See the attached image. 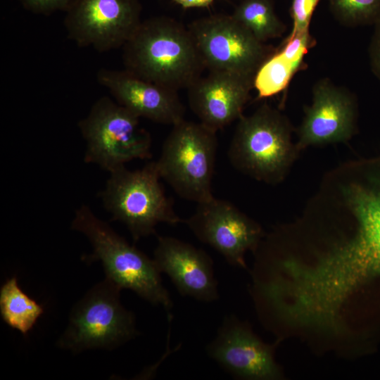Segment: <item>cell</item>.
Wrapping results in <instances>:
<instances>
[{"label": "cell", "instance_id": "13", "mask_svg": "<svg viewBox=\"0 0 380 380\" xmlns=\"http://www.w3.org/2000/svg\"><path fill=\"white\" fill-rule=\"evenodd\" d=\"M311 105L299 129L300 148L348 139L354 132L356 105L345 87L322 78L312 87Z\"/></svg>", "mask_w": 380, "mask_h": 380}, {"label": "cell", "instance_id": "22", "mask_svg": "<svg viewBox=\"0 0 380 380\" xmlns=\"http://www.w3.org/2000/svg\"><path fill=\"white\" fill-rule=\"evenodd\" d=\"M75 0H20L23 7L36 14L49 15L67 11Z\"/></svg>", "mask_w": 380, "mask_h": 380}, {"label": "cell", "instance_id": "21", "mask_svg": "<svg viewBox=\"0 0 380 380\" xmlns=\"http://www.w3.org/2000/svg\"><path fill=\"white\" fill-rule=\"evenodd\" d=\"M321 0H291L290 15L293 28L289 36L310 31L314 12Z\"/></svg>", "mask_w": 380, "mask_h": 380}, {"label": "cell", "instance_id": "16", "mask_svg": "<svg viewBox=\"0 0 380 380\" xmlns=\"http://www.w3.org/2000/svg\"><path fill=\"white\" fill-rule=\"evenodd\" d=\"M96 77L116 102L139 118L172 126L184 120L185 108L177 91L141 79L125 69L103 68Z\"/></svg>", "mask_w": 380, "mask_h": 380}, {"label": "cell", "instance_id": "2", "mask_svg": "<svg viewBox=\"0 0 380 380\" xmlns=\"http://www.w3.org/2000/svg\"><path fill=\"white\" fill-rule=\"evenodd\" d=\"M122 49L125 70L177 91L187 89L205 69L189 28L166 16L141 21Z\"/></svg>", "mask_w": 380, "mask_h": 380}, {"label": "cell", "instance_id": "17", "mask_svg": "<svg viewBox=\"0 0 380 380\" xmlns=\"http://www.w3.org/2000/svg\"><path fill=\"white\" fill-rule=\"evenodd\" d=\"M0 313L10 327L26 335L43 315L44 308L21 289L13 276L0 289Z\"/></svg>", "mask_w": 380, "mask_h": 380}, {"label": "cell", "instance_id": "14", "mask_svg": "<svg viewBox=\"0 0 380 380\" xmlns=\"http://www.w3.org/2000/svg\"><path fill=\"white\" fill-rule=\"evenodd\" d=\"M254 79L226 71H209L188 89V103L200 122L217 132L243 115Z\"/></svg>", "mask_w": 380, "mask_h": 380}, {"label": "cell", "instance_id": "15", "mask_svg": "<svg viewBox=\"0 0 380 380\" xmlns=\"http://www.w3.org/2000/svg\"><path fill=\"white\" fill-rule=\"evenodd\" d=\"M183 296L210 303L219 299L213 261L203 249L172 236H158L153 258Z\"/></svg>", "mask_w": 380, "mask_h": 380}, {"label": "cell", "instance_id": "7", "mask_svg": "<svg viewBox=\"0 0 380 380\" xmlns=\"http://www.w3.org/2000/svg\"><path fill=\"white\" fill-rule=\"evenodd\" d=\"M291 149L288 121L265 103L238 120L227 156L236 170L270 182L281 175L290 161Z\"/></svg>", "mask_w": 380, "mask_h": 380}, {"label": "cell", "instance_id": "23", "mask_svg": "<svg viewBox=\"0 0 380 380\" xmlns=\"http://www.w3.org/2000/svg\"><path fill=\"white\" fill-rule=\"evenodd\" d=\"M374 30L369 47L371 70L380 82V19L374 25Z\"/></svg>", "mask_w": 380, "mask_h": 380}, {"label": "cell", "instance_id": "19", "mask_svg": "<svg viewBox=\"0 0 380 380\" xmlns=\"http://www.w3.org/2000/svg\"><path fill=\"white\" fill-rule=\"evenodd\" d=\"M305 66L303 60L293 59L277 48L255 76L254 88L258 98H267L285 89L293 75Z\"/></svg>", "mask_w": 380, "mask_h": 380}, {"label": "cell", "instance_id": "1", "mask_svg": "<svg viewBox=\"0 0 380 380\" xmlns=\"http://www.w3.org/2000/svg\"><path fill=\"white\" fill-rule=\"evenodd\" d=\"M357 231L347 243L322 256L319 274L336 295L348 298L361 286L380 276V167L349 190Z\"/></svg>", "mask_w": 380, "mask_h": 380}, {"label": "cell", "instance_id": "8", "mask_svg": "<svg viewBox=\"0 0 380 380\" xmlns=\"http://www.w3.org/2000/svg\"><path fill=\"white\" fill-rule=\"evenodd\" d=\"M120 290L106 278L91 288L72 308L58 346L75 353L113 349L133 338L134 315L122 305Z\"/></svg>", "mask_w": 380, "mask_h": 380}, {"label": "cell", "instance_id": "9", "mask_svg": "<svg viewBox=\"0 0 380 380\" xmlns=\"http://www.w3.org/2000/svg\"><path fill=\"white\" fill-rule=\"evenodd\" d=\"M205 68L255 78L277 48L257 39L232 15L215 14L189 26Z\"/></svg>", "mask_w": 380, "mask_h": 380}, {"label": "cell", "instance_id": "18", "mask_svg": "<svg viewBox=\"0 0 380 380\" xmlns=\"http://www.w3.org/2000/svg\"><path fill=\"white\" fill-rule=\"evenodd\" d=\"M232 15L263 43L281 37L286 30L275 12L273 0H243Z\"/></svg>", "mask_w": 380, "mask_h": 380}, {"label": "cell", "instance_id": "3", "mask_svg": "<svg viewBox=\"0 0 380 380\" xmlns=\"http://www.w3.org/2000/svg\"><path fill=\"white\" fill-rule=\"evenodd\" d=\"M71 229L89 239L93 253L87 260H99L107 279L120 289H130L151 304L170 312L173 303L153 259L129 244L88 205H82L76 210Z\"/></svg>", "mask_w": 380, "mask_h": 380}, {"label": "cell", "instance_id": "6", "mask_svg": "<svg viewBox=\"0 0 380 380\" xmlns=\"http://www.w3.org/2000/svg\"><path fill=\"white\" fill-rule=\"evenodd\" d=\"M78 127L86 143L85 163L108 172L151 156V137L139 118L108 96L96 101Z\"/></svg>", "mask_w": 380, "mask_h": 380}, {"label": "cell", "instance_id": "20", "mask_svg": "<svg viewBox=\"0 0 380 380\" xmlns=\"http://www.w3.org/2000/svg\"><path fill=\"white\" fill-rule=\"evenodd\" d=\"M330 11L343 25H374L380 19V0H327Z\"/></svg>", "mask_w": 380, "mask_h": 380}, {"label": "cell", "instance_id": "11", "mask_svg": "<svg viewBox=\"0 0 380 380\" xmlns=\"http://www.w3.org/2000/svg\"><path fill=\"white\" fill-rule=\"evenodd\" d=\"M183 222L229 265L242 268L246 267V252L256 248L262 235L259 225L234 205L214 196L197 203L195 212Z\"/></svg>", "mask_w": 380, "mask_h": 380}, {"label": "cell", "instance_id": "10", "mask_svg": "<svg viewBox=\"0 0 380 380\" xmlns=\"http://www.w3.org/2000/svg\"><path fill=\"white\" fill-rule=\"evenodd\" d=\"M141 12L139 0H75L64 26L78 46L106 52L123 47L142 21Z\"/></svg>", "mask_w": 380, "mask_h": 380}, {"label": "cell", "instance_id": "24", "mask_svg": "<svg viewBox=\"0 0 380 380\" xmlns=\"http://www.w3.org/2000/svg\"><path fill=\"white\" fill-rule=\"evenodd\" d=\"M184 8H203L211 5L215 0H172Z\"/></svg>", "mask_w": 380, "mask_h": 380}, {"label": "cell", "instance_id": "4", "mask_svg": "<svg viewBox=\"0 0 380 380\" xmlns=\"http://www.w3.org/2000/svg\"><path fill=\"white\" fill-rule=\"evenodd\" d=\"M100 197L112 220L123 223L134 241L156 233L160 223L183 222L160 182L156 161L130 170L125 165L109 172Z\"/></svg>", "mask_w": 380, "mask_h": 380}, {"label": "cell", "instance_id": "5", "mask_svg": "<svg viewBox=\"0 0 380 380\" xmlns=\"http://www.w3.org/2000/svg\"><path fill=\"white\" fill-rule=\"evenodd\" d=\"M216 133L200 122L184 120L165 139L156 163L161 179L182 198L198 203L213 196Z\"/></svg>", "mask_w": 380, "mask_h": 380}, {"label": "cell", "instance_id": "12", "mask_svg": "<svg viewBox=\"0 0 380 380\" xmlns=\"http://www.w3.org/2000/svg\"><path fill=\"white\" fill-rule=\"evenodd\" d=\"M208 355L235 378L275 380L281 377L272 348L234 315L224 317L206 346Z\"/></svg>", "mask_w": 380, "mask_h": 380}]
</instances>
